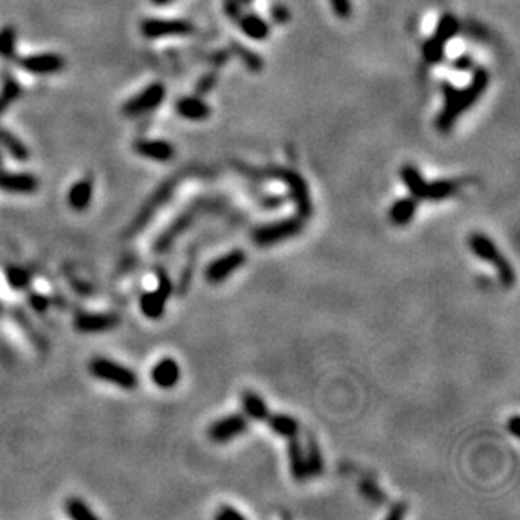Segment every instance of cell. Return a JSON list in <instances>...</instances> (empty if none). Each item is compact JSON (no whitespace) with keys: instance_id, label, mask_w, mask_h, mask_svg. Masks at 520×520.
Here are the masks:
<instances>
[{"instance_id":"6da1fadb","label":"cell","mask_w":520,"mask_h":520,"mask_svg":"<svg viewBox=\"0 0 520 520\" xmlns=\"http://www.w3.org/2000/svg\"><path fill=\"white\" fill-rule=\"evenodd\" d=\"M490 83V75L485 68H476L473 71L472 81L465 88L458 89L452 83L445 81L443 88L445 106L436 118V130L440 133H449L456 125L458 118L468 111L483 96L485 89Z\"/></svg>"},{"instance_id":"7a4b0ae2","label":"cell","mask_w":520,"mask_h":520,"mask_svg":"<svg viewBox=\"0 0 520 520\" xmlns=\"http://www.w3.org/2000/svg\"><path fill=\"white\" fill-rule=\"evenodd\" d=\"M470 250L476 258L483 259V261L490 263L495 268L496 273H499V279L505 288H512L515 283V271L510 266L507 258H503L500 253L499 246L488 238L483 232H473L468 239Z\"/></svg>"},{"instance_id":"3957f363","label":"cell","mask_w":520,"mask_h":520,"mask_svg":"<svg viewBox=\"0 0 520 520\" xmlns=\"http://www.w3.org/2000/svg\"><path fill=\"white\" fill-rule=\"evenodd\" d=\"M304 223L305 219L295 216V217H286V219L277 221V223L263 224L253 229L251 232V239L256 246H273V244L283 243L286 239L295 238V236L300 234L304 231Z\"/></svg>"},{"instance_id":"277c9868","label":"cell","mask_w":520,"mask_h":520,"mask_svg":"<svg viewBox=\"0 0 520 520\" xmlns=\"http://www.w3.org/2000/svg\"><path fill=\"white\" fill-rule=\"evenodd\" d=\"M458 30H460V22L455 15L449 12L441 15L431 39L423 44V56L429 64H438L443 61L446 44L456 36Z\"/></svg>"},{"instance_id":"5b68a950","label":"cell","mask_w":520,"mask_h":520,"mask_svg":"<svg viewBox=\"0 0 520 520\" xmlns=\"http://www.w3.org/2000/svg\"><path fill=\"white\" fill-rule=\"evenodd\" d=\"M177 184H178L177 178H169V180H165L164 184H162L160 187L152 194V197H150V199L142 205L140 212L135 216V219L131 221L130 226H128L125 238H131V236L138 234L140 231H143V229L149 226L152 217L157 214V212L160 211V209L164 207L170 199H172L174 192H176V189H177Z\"/></svg>"},{"instance_id":"8992f818","label":"cell","mask_w":520,"mask_h":520,"mask_svg":"<svg viewBox=\"0 0 520 520\" xmlns=\"http://www.w3.org/2000/svg\"><path fill=\"white\" fill-rule=\"evenodd\" d=\"M263 176L281 178V180L285 182L286 189H288L290 196H292V201L295 203V207H297L298 217H301V219H308V217L312 216L313 205H312V199H310L308 185H306V180L300 176V174L295 172V170H288V169H270V170H265Z\"/></svg>"},{"instance_id":"52a82bcc","label":"cell","mask_w":520,"mask_h":520,"mask_svg":"<svg viewBox=\"0 0 520 520\" xmlns=\"http://www.w3.org/2000/svg\"><path fill=\"white\" fill-rule=\"evenodd\" d=\"M89 372L93 378L115 384L125 391H133L138 386V378L131 369L116 364L110 359H103V357H96L91 360Z\"/></svg>"},{"instance_id":"ba28073f","label":"cell","mask_w":520,"mask_h":520,"mask_svg":"<svg viewBox=\"0 0 520 520\" xmlns=\"http://www.w3.org/2000/svg\"><path fill=\"white\" fill-rule=\"evenodd\" d=\"M140 32L147 39L182 37L196 32V26L185 19H157L149 17L140 24Z\"/></svg>"},{"instance_id":"9c48e42d","label":"cell","mask_w":520,"mask_h":520,"mask_svg":"<svg viewBox=\"0 0 520 520\" xmlns=\"http://www.w3.org/2000/svg\"><path fill=\"white\" fill-rule=\"evenodd\" d=\"M158 285L152 292H147L140 297V310L150 320H158L165 312V304L174 292V285L169 275L164 270H157Z\"/></svg>"},{"instance_id":"30bf717a","label":"cell","mask_w":520,"mask_h":520,"mask_svg":"<svg viewBox=\"0 0 520 520\" xmlns=\"http://www.w3.org/2000/svg\"><path fill=\"white\" fill-rule=\"evenodd\" d=\"M201 214V205H192L191 209H187L185 212H182V214H178L176 219L172 221V224H170L169 228L164 229V231L160 232V236L157 238V241L154 243V253L155 254H164L167 253V251L170 250V248L174 246V243L177 241L178 236L182 234V232L187 231L189 228L192 226L194 221L197 219Z\"/></svg>"},{"instance_id":"8fae6325","label":"cell","mask_w":520,"mask_h":520,"mask_svg":"<svg viewBox=\"0 0 520 520\" xmlns=\"http://www.w3.org/2000/svg\"><path fill=\"white\" fill-rule=\"evenodd\" d=\"M165 84L164 83H152L149 84L143 91L135 95L133 98L128 100L123 104V115L127 116H140L158 108L165 98Z\"/></svg>"},{"instance_id":"7c38bea8","label":"cell","mask_w":520,"mask_h":520,"mask_svg":"<svg viewBox=\"0 0 520 520\" xmlns=\"http://www.w3.org/2000/svg\"><path fill=\"white\" fill-rule=\"evenodd\" d=\"M244 263H246V254L243 250H232L231 253L221 256V258L214 259L211 265L205 268V279L212 285L217 283H223L224 279L231 277L234 271H238Z\"/></svg>"},{"instance_id":"4fadbf2b","label":"cell","mask_w":520,"mask_h":520,"mask_svg":"<svg viewBox=\"0 0 520 520\" xmlns=\"http://www.w3.org/2000/svg\"><path fill=\"white\" fill-rule=\"evenodd\" d=\"M248 429V419L241 414H231V416L217 419L207 429L209 440L214 443H228L234 438L241 436Z\"/></svg>"},{"instance_id":"5bb4252c","label":"cell","mask_w":520,"mask_h":520,"mask_svg":"<svg viewBox=\"0 0 520 520\" xmlns=\"http://www.w3.org/2000/svg\"><path fill=\"white\" fill-rule=\"evenodd\" d=\"M19 68L26 69L32 75H53V73L64 69L66 61L59 54L46 53V54H30V56L21 57L17 61Z\"/></svg>"},{"instance_id":"9a60e30c","label":"cell","mask_w":520,"mask_h":520,"mask_svg":"<svg viewBox=\"0 0 520 520\" xmlns=\"http://www.w3.org/2000/svg\"><path fill=\"white\" fill-rule=\"evenodd\" d=\"M120 325V317L115 313H88L77 312L75 328L81 333H102Z\"/></svg>"},{"instance_id":"2e32d148","label":"cell","mask_w":520,"mask_h":520,"mask_svg":"<svg viewBox=\"0 0 520 520\" xmlns=\"http://www.w3.org/2000/svg\"><path fill=\"white\" fill-rule=\"evenodd\" d=\"M133 150L140 157L154 162H170L176 155V149L170 142L160 138H138L133 142Z\"/></svg>"},{"instance_id":"e0dca14e","label":"cell","mask_w":520,"mask_h":520,"mask_svg":"<svg viewBox=\"0 0 520 520\" xmlns=\"http://www.w3.org/2000/svg\"><path fill=\"white\" fill-rule=\"evenodd\" d=\"M150 378H152L155 386L160 387V389H172L180 379V367L172 357H165L152 367Z\"/></svg>"},{"instance_id":"ac0fdd59","label":"cell","mask_w":520,"mask_h":520,"mask_svg":"<svg viewBox=\"0 0 520 520\" xmlns=\"http://www.w3.org/2000/svg\"><path fill=\"white\" fill-rule=\"evenodd\" d=\"M39 187V180L30 174H9L0 170V191L12 194H32Z\"/></svg>"},{"instance_id":"d6986e66","label":"cell","mask_w":520,"mask_h":520,"mask_svg":"<svg viewBox=\"0 0 520 520\" xmlns=\"http://www.w3.org/2000/svg\"><path fill=\"white\" fill-rule=\"evenodd\" d=\"M177 113L191 122H204L211 116L212 110L201 96H184L178 98L176 103Z\"/></svg>"},{"instance_id":"ffe728a7","label":"cell","mask_w":520,"mask_h":520,"mask_svg":"<svg viewBox=\"0 0 520 520\" xmlns=\"http://www.w3.org/2000/svg\"><path fill=\"white\" fill-rule=\"evenodd\" d=\"M234 24L241 29L244 36L253 39V41H265L270 36V24L258 14L243 12Z\"/></svg>"},{"instance_id":"44dd1931","label":"cell","mask_w":520,"mask_h":520,"mask_svg":"<svg viewBox=\"0 0 520 520\" xmlns=\"http://www.w3.org/2000/svg\"><path fill=\"white\" fill-rule=\"evenodd\" d=\"M288 463H290V473L297 482H305L308 480V472H306V460H305V449L304 445L300 443L297 436L288 438Z\"/></svg>"},{"instance_id":"7402d4cb","label":"cell","mask_w":520,"mask_h":520,"mask_svg":"<svg viewBox=\"0 0 520 520\" xmlns=\"http://www.w3.org/2000/svg\"><path fill=\"white\" fill-rule=\"evenodd\" d=\"M93 178L91 177H83L73 184V187L68 192V204L69 207L75 209V211H84L93 199Z\"/></svg>"},{"instance_id":"603a6c76","label":"cell","mask_w":520,"mask_h":520,"mask_svg":"<svg viewBox=\"0 0 520 520\" xmlns=\"http://www.w3.org/2000/svg\"><path fill=\"white\" fill-rule=\"evenodd\" d=\"M401 178H402V182H405L406 189L409 191L411 197H414V199H418V201L425 199L426 185H428V180L423 177L421 170H419L416 165H411V164L402 165L401 167Z\"/></svg>"},{"instance_id":"cb8c5ba5","label":"cell","mask_w":520,"mask_h":520,"mask_svg":"<svg viewBox=\"0 0 520 520\" xmlns=\"http://www.w3.org/2000/svg\"><path fill=\"white\" fill-rule=\"evenodd\" d=\"M418 211V199L414 197H405L391 205L389 219L394 226H407L414 219Z\"/></svg>"},{"instance_id":"d4e9b609","label":"cell","mask_w":520,"mask_h":520,"mask_svg":"<svg viewBox=\"0 0 520 520\" xmlns=\"http://www.w3.org/2000/svg\"><path fill=\"white\" fill-rule=\"evenodd\" d=\"M268 425H270L271 431L278 436L283 438H293L298 436L300 433V423L292 416H286V414H273V416H268Z\"/></svg>"},{"instance_id":"484cf974","label":"cell","mask_w":520,"mask_h":520,"mask_svg":"<svg viewBox=\"0 0 520 520\" xmlns=\"http://www.w3.org/2000/svg\"><path fill=\"white\" fill-rule=\"evenodd\" d=\"M241 399L243 409L248 418L254 419V421H265L270 416V409H268L266 402L263 401V398L259 394L253 393V391H246Z\"/></svg>"},{"instance_id":"4316f807","label":"cell","mask_w":520,"mask_h":520,"mask_svg":"<svg viewBox=\"0 0 520 520\" xmlns=\"http://www.w3.org/2000/svg\"><path fill=\"white\" fill-rule=\"evenodd\" d=\"M458 182L452 180V178H438V180L428 182L426 185V201H434V203H440V201L448 199L453 194L456 192Z\"/></svg>"},{"instance_id":"83f0119b","label":"cell","mask_w":520,"mask_h":520,"mask_svg":"<svg viewBox=\"0 0 520 520\" xmlns=\"http://www.w3.org/2000/svg\"><path fill=\"white\" fill-rule=\"evenodd\" d=\"M305 449V460H306V472H308V479H315L324 473V458H322L320 446L317 445L315 438L308 436L306 440Z\"/></svg>"},{"instance_id":"f1b7e54d","label":"cell","mask_w":520,"mask_h":520,"mask_svg":"<svg viewBox=\"0 0 520 520\" xmlns=\"http://www.w3.org/2000/svg\"><path fill=\"white\" fill-rule=\"evenodd\" d=\"M0 145L7 150L17 162H27L29 160L30 154L29 149L24 145L22 140H19L12 131L6 130V128L0 127Z\"/></svg>"},{"instance_id":"f546056e","label":"cell","mask_w":520,"mask_h":520,"mask_svg":"<svg viewBox=\"0 0 520 520\" xmlns=\"http://www.w3.org/2000/svg\"><path fill=\"white\" fill-rule=\"evenodd\" d=\"M231 46H232V51H234L236 56H238L239 59H241V63L244 66H246V68L250 69V71H253V73L261 71L263 66H265V63H263L261 56H259L258 53H254V51H251V49H248L246 46L241 44V42H232Z\"/></svg>"},{"instance_id":"4dcf8cb0","label":"cell","mask_w":520,"mask_h":520,"mask_svg":"<svg viewBox=\"0 0 520 520\" xmlns=\"http://www.w3.org/2000/svg\"><path fill=\"white\" fill-rule=\"evenodd\" d=\"M12 315H14V320H15V324H17V325H19V327H21V328H22V332H24V333H26V335H27V337H29V340H30V342H32V344H34V347L41 349V351H46V349H48V347H46V340H44V339H42V337H41V335H39V333H37V330L32 327V324H30V322H29V320H27L26 313H24V312H22V310H19V308H14V310H12Z\"/></svg>"},{"instance_id":"1f68e13d","label":"cell","mask_w":520,"mask_h":520,"mask_svg":"<svg viewBox=\"0 0 520 520\" xmlns=\"http://www.w3.org/2000/svg\"><path fill=\"white\" fill-rule=\"evenodd\" d=\"M21 95V84H19L14 77H6V80H3V86L0 89V116L3 115V111H6Z\"/></svg>"},{"instance_id":"d6a6232c","label":"cell","mask_w":520,"mask_h":520,"mask_svg":"<svg viewBox=\"0 0 520 520\" xmlns=\"http://www.w3.org/2000/svg\"><path fill=\"white\" fill-rule=\"evenodd\" d=\"M64 510L68 514V517H71L73 520H98V517L91 512V508L81 499H76V496L66 500Z\"/></svg>"},{"instance_id":"836d02e7","label":"cell","mask_w":520,"mask_h":520,"mask_svg":"<svg viewBox=\"0 0 520 520\" xmlns=\"http://www.w3.org/2000/svg\"><path fill=\"white\" fill-rule=\"evenodd\" d=\"M6 279L14 290H26L30 285V277L29 271L26 268L21 266H7L6 268Z\"/></svg>"},{"instance_id":"e575fe53","label":"cell","mask_w":520,"mask_h":520,"mask_svg":"<svg viewBox=\"0 0 520 520\" xmlns=\"http://www.w3.org/2000/svg\"><path fill=\"white\" fill-rule=\"evenodd\" d=\"M15 29L7 26L0 29V57L2 59H12L15 54Z\"/></svg>"},{"instance_id":"d590c367","label":"cell","mask_w":520,"mask_h":520,"mask_svg":"<svg viewBox=\"0 0 520 520\" xmlns=\"http://www.w3.org/2000/svg\"><path fill=\"white\" fill-rule=\"evenodd\" d=\"M359 488H360V494L366 496L369 502L378 503V505H382V503L387 502L386 494H384L381 488H379V485L375 482H372V480H362L359 485Z\"/></svg>"},{"instance_id":"8d00e7d4","label":"cell","mask_w":520,"mask_h":520,"mask_svg":"<svg viewBox=\"0 0 520 520\" xmlns=\"http://www.w3.org/2000/svg\"><path fill=\"white\" fill-rule=\"evenodd\" d=\"M27 301L32 306V310H36L37 313H44L46 310L51 306V300H49L46 295L37 293V292H29L27 293Z\"/></svg>"},{"instance_id":"74e56055","label":"cell","mask_w":520,"mask_h":520,"mask_svg":"<svg viewBox=\"0 0 520 520\" xmlns=\"http://www.w3.org/2000/svg\"><path fill=\"white\" fill-rule=\"evenodd\" d=\"M333 14L339 19H349L352 15V2L351 0H328Z\"/></svg>"},{"instance_id":"f35d334b","label":"cell","mask_w":520,"mask_h":520,"mask_svg":"<svg viewBox=\"0 0 520 520\" xmlns=\"http://www.w3.org/2000/svg\"><path fill=\"white\" fill-rule=\"evenodd\" d=\"M216 83H217V76L214 75V73H207V75H204L199 81H197L196 91L199 93V95H207V93L212 91V88L216 86Z\"/></svg>"},{"instance_id":"ab89813d","label":"cell","mask_w":520,"mask_h":520,"mask_svg":"<svg viewBox=\"0 0 520 520\" xmlns=\"http://www.w3.org/2000/svg\"><path fill=\"white\" fill-rule=\"evenodd\" d=\"M270 17L275 24L283 26L292 19V14H290V10L285 6H273L270 10Z\"/></svg>"},{"instance_id":"60d3db41","label":"cell","mask_w":520,"mask_h":520,"mask_svg":"<svg viewBox=\"0 0 520 520\" xmlns=\"http://www.w3.org/2000/svg\"><path fill=\"white\" fill-rule=\"evenodd\" d=\"M223 10H224V14H226L228 17L231 19L232 22H236L239 17H241L243 6L238 2V0H224Z\"/></svg>"},{"instance_id":"b9f144b4","label":"cell","mask_w":520,"mask_h":520,"mask_svg":"<svg viewBox=\"0 0 520 520\" xmlns=\"http://www.w3.org/2000/svg\"><path fill=\"white\" fill-rule=\"evenodd\" d=\"M217 520H244V515L241 512H238L236 508L224 505L221 507V510L216 514Z\"/></svg>"},{"instance_id":"7bdbcfd3","label":"cell","mask_w":520,"mask_h":520,"mask_svg":"<svg viewBox=\"0 0 520 520\" xmlns=\"http://www.w3.org/2000/svg\"><path fill=\"white\" fill-rule=\"evenodd\" d=\"M453 68L456 71H470L473 68V57L470 54H461L456 59H453Z\"/></svg>"},{"instance_id":"ee69618b","label":"cell","mask_w":520,"mask_h":520,"mask_svg":"<svg viewBox=\"0 0 520 520\" xmlns=\"http://www.w3.org/2000/svg\"><path fill=\"white\" fill-rule=\"evenodd\" d=\"M406 512H407L406 503H396V505L391 507L389 514H387V519H389V520H399V519L405 517Z\"/></svg>"},{"instance_id":"f6af8a7d","label":"cell","mask_w":520,"mask_h":520,"mask_svg":"<svg viewBox=\"0 0 520 520\" xmlns=\"http://www.w3.org/2000/svg\"><path fill=\"white\" fill-rule=\"evenodd\" d=\"M519 426H520V418L517 416V414L508 419L507 428H508V431L512 433V436H515V438L520 436V428H519Z\"/></svg>"},{"instance_id":"bcb514c9","label":"cell","mask_w":520,"mask_h":520,"mask_svg":"<svg viewBox=\"0 0 520 520\" xmlns=\"http://www.w3.org/2000/svg\"><path fill=\"white\" fill-rule=\"evenodd\" d=\"M150 2H152L154 6H169V3H172L174 0H150Z\"/></svg>"},{"instance_id":"7dc6e473","label":"cell","mask_w":520,"mask_h":520,"mask_svg":"<svg viewBox=\"0 0 520 520\" xmlns=\"http://www.w3.org/2000/svg\"><path fill=\"white\" fill-rule=\"evenodd\" d=\"M241 6H250V3H253V0H238Z\"/></svg>"},{"instance_id":"c3c4849f","label":"cell","mask_w":520,"mask_h":520,"mask_svg":"<svg viewBox=\"0 0 520 520\" xmlns=\"http://www.w3.org/2000/svg\"><path fill=\"white\" fill-rule=\"evenodd\" d=\"M3 165V158H2V152H0V167Z\"/></svg>"},{"instance_id":"681fc988","label":"cell","mask_w":520,"mask_h":520,"mask_svg":"<svg viewBox=\"0 0 520 520\" xmlns=\"http://www.w3.org/2000/svg\"><path fill=\"white\" fill-rule=\"evenodd\" d=\"M0 312H2V305H0Z\"/></svg>"}]
</instances>
